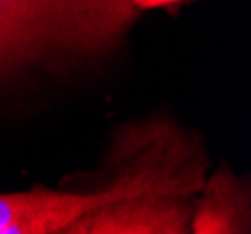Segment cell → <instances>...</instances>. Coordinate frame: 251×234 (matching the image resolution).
Instances as JSON below:
<instances>
[{"mask_svg":"<svg viewBox=\"0 0 251 234\" xmlns=\"http://www.w3.org/2000/svg\"><path fill=\"white\" fill-rule=\"evenodd\" d=\"M212 169L206 142L169 111L115 124L90 170H75L58 187L105 193L115 202L137 197H197Z\"/></svg>","mask_w":251,"mask_h":234,"instance_id":"7a4b0ae2","label":"cell"},{"mask_svg":"<svg viewBox=\"0 0 251 234\" xmlns=\"http://www.w3.org/2000/svg\"><path fill=\"white\" fill-rule=\"evenodd\" d=\"M141 15L131 0H0V118L32 117L105 81Z\"/></svg>","mask_w":251,"mask_h":234,"instance_id":"6da1fadb","label":"cell"},{"mask_svg":"<svg viewBox=\"0 0 251 234\" xmlns=\"http://www.w3.org/2000/svg\"><path fill=\"white\" fill-rule=\"evenodd\" d=\"M195 197H137L94 208L64 234H191Z\"/></svg>","mask_w":251,"mask_h":234,"instance_id":"277c9868","label":"cell"},{"mask_svg":"<svg viewBox=\"0 0 251 234\" xmlns=\"http://www.w3.org/2000/svg\"><path fill=\"white\" fill-rule=\"evenodd\" d=\"M111 202L105 193H79L58 186L0 193V234H64L83 213Z\"/></svg>","mask_w":251,"mask_h":234,"instance_id":"3957f363","label":"cell"},{"mask_svg":"<svg viewBox=\"0 0 251 234\" xmlns=\"http://www.w3.org/2000/svg\"><path fill=\"white\" fill-rule=\"evenodd\" d=\"M189 231L191 234H250V174H236L229 161L221 160L195 197Z\"/></svg>","mask_w":251,"mask_h":234,"instance_id":"5b68a950","label":"cell"},{"mask_svg":"<svg viewBox=\"0 0 251 234\" xmlns=\"http://www.w3.org/2000/svg\"><path fill=\"white\" fill-rule=\"evenodd\" d=\"M131 2H133L141 11H147V10H157V8L175 6L178 2H184V0H131Z\"/></svg>","mask_w":251,"mask_h":234,"instance_id":"8992f818","label":"cell"}]
</instances>
